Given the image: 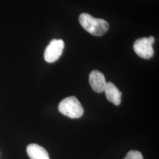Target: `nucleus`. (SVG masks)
Segmentation results:
<instances>
[{
	"instance_id": "obj_1",
	"label": "nucleus",
	"mask_w": 159,
	"mask_h": 159,
	"mask_svg": "<svg viewBox=\"0 0 159 159\" xmlns=\"http://www.w3.org/2000/svg\"><path fill=\"white\" fill-rule=\"evenodd\" d=\"M81 25L89 33L101 36L105 34L109 28L107 21L102 18H96L87 13H83L79 17Z\"/></svg>"
},
{
	"instance_id": "obj_2",
	"label": "nucleus",
	"mask_w": 159,
	"mask_h": 159,
	"mask_svg": "<svg viewBox=\"0 0 159 159\" xmlns=\"http://www.w3.org/2000/svg\"><path fill=\"white\" fill-rule=\"evenodd\" d=\"M58 110L61 113L71 119H79L84 113V109L79 100L74 96L67 97L60 102Z\"/></svg>"
},
{
	"instance_id": "obj_3",
	"label": "nucleus",
	"mask_w": 159,
	"mask_h": 159,
	"mask_svg": "<svg viewBox=\"0 0 159 159\" xmlns=\"http://www.w3.org/2000/svg\"><path fill=\"white\" fill-rule=\"evenodd\" d=\"M155 39L153 36L143 37L137 40L134 43V50L139 57L144 59H150L153 56V44Z\"/></svg>"
},
{
	"instance_id": "obj_4",
	"label": "nucleus",
	"mask_w": 159,
	"mask_h": 159,
	"mask_svg": "<svg viewBox=\"0 0 159 159\" xmlns=\"http://www.w3.org/2000/svg\"><path fill=\"white\" fill-rule=\"evenodd\" d=\"M64 43L62 40L54 39L47 47L44 52V59L48 63H54L63 54Z\"/></svg>"
},
{
	"instance_id": "obj_5",
	"label": "nucleus",
	"mask_w": 159,
	"mask_h": 159,
	"mask_svg": "<svg viewBox=\"0 0 159 159\" xmlns=\"http://www.w3.org/2000/svg\"><path fill=\"white\" fill-rule=\"evenodd\" d=\"M89 82L91 88L97 93H102L104 91L106 81L104 74L98 70H93L89 76Z\"/></svg>"
},
{
	"instance_id": "obj_6",
	"label": "nucleus",
	"mask_w": 159,
	"mask_h": 159,
	"mask_svg": "<svg viewBox=\"0 0 159 159\" xmlns=\"http://www.w3.org/2000/svg\"><path fill=\"white\" fill-rule=\"evenodd\" d=\"M106 98L109 102L116 106H119L121 101V93L113 83H107L104 91Z\"/></svg>"
},
{
	"instance_id": "obj_7",
	"label": "nucleus",
	"mask_w": 159,
	"mask_h": 159,
	"mask_svg": "<svg viewBox=\"0 0 159 159\" xmlns=\"http://www.w3.org/2000/svg\"><path fill=\"white\" fill-rule=\"evenodd\" d=\"M27 152L31 159H50L46 149L36 144H31L27 146Z\"/></svg>"
},
{
	"instance_id": "obj_8",
	"label": "nucleus",
	"mask_w": 159,
	"mask_h": 159,
	"mask_svg": "<svg viewBox=\"0 0 159 159\" xmlns=\"http://www.w3.org/2000/svg\"><path fill=\"white\" fill-rule=\"evenodd\" d=\"M124 159H143V157L140 152L131 150L127 154Z\"/></svg>"
}]
</instances>
